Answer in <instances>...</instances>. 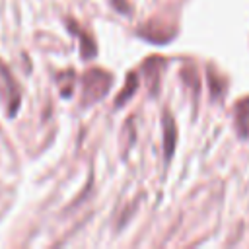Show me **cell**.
<instances>
[{
  "label": "cell",
  "mask_w": 249,
  "mask_h": 249,
  "mask_svg": "<svg viewBox=\"0 0 249 249\" xmlns=\"http://www.w3.org/2000/svg\"><path fill=\"white\" fill-rule=\"evenodd\" d=\"M235 123H237L239 132L247 134V130H249V97L239 101L237 111H235Z\"/></svg>",
  "instance_id": "obj_4"
},
{
  "label": "cell",
  "mask_w": 249,
  "mask_h": 249,
  "mask_svg": "<svg viewBox=\"0 0 249 249\" xmlns=\"http://www.w3.org/2000/svg\"><path fill=\"white\" fill-rule=\"evenodd\" d=\"M134 89H136V76H134V74H130V76H128V86H126V88H123L121 95L117 97V105H121L123 101H128Z\"/></svg>",
  "instance_id": "obj_6"
},
{
  "label": "cell",
  "mask_w": 249,
  "mask_h": 249,
  "mask_svg": "<svg viewBox=\"0 0 249 249\" xmlns=\"http://www.w3.org/2000/svg\"><path fill=\"white\" fill-rule=\"evenodd\" d=\"M163 136H165V160H169L173 156V150H175V138H177V130H175V123L173 119L169 117V113L163 115Z\"/></svg>",
  "instance_id": "obj_3"
},
{
  "label": "cell",
  "mask_w": 249,
  "mask_h": 249,
  "mask_svg": "<svg viewBox=\"0 0 249 249\" xmlns=\"http://www.w3.org/2000/svg\"><path fill=\"white\" fill-rule=\"evenodd\" d=\"M0 74H2V78H4V82L8 84V93H10V115H16V111H18V107H19V88H18V84L12 80V74H10V70L4 66V62L0 60Z\"/></svg>",
  "instance_id": "obj_2"
},
{
  "label": "cell",
  "mask_w": 249,
  "mask_h": 249,
  "mask_svg": "<svg viewBox=\"0 0 249 249\" xmlns=\"http://www.w3.org/2000/svg\"><path fill=\"white\" fill-rule=\"evenodd\" d=\"M68 25L76 29V25H74L72 21H68ZM74 33H78V35H80V39H82V56H84V58L93 56V54H95V45H93V41H91L84 31H80V29H76Z\"/></svg>",
  "instance_id": "obj_5"
},
{
  "label": "cell",
  "mask_w": 249,
  "mask_h": 249,
  "mask_svg": "<svg viewBox=\"0 0 249 249\" xmlns=\"http://www.w3.org/2000/svg\"><path fill=\"white\" fill-rule=\"evenodd\" d=\"M111 74H107L101 68H91L84 74V86H82V101L86 105H91L105 97V93L111 88Z\"/></svg>",
  "instance_id": "obj_1"
}]
</instances>
